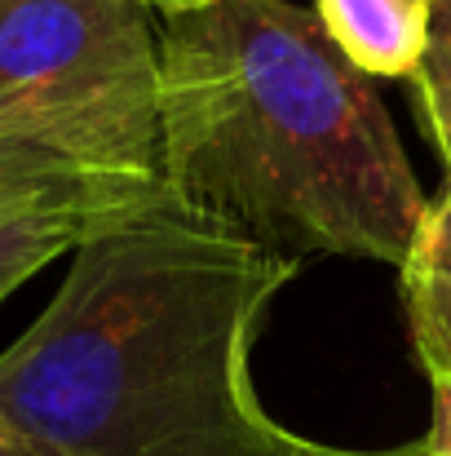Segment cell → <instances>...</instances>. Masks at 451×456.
Masks as SVG:
<instances>
[{
	"label": "cell",
	"mask_w": 451,
	"mask_h": 456,
	"mask_svg": "<svg viewBox=\"0 0 451 456\" xmlns=\"http://www.w3.org/2000/svg\"><path fill=\"white\" fill-rule=\"evenodd\" d=\"M293 275L297 257L168 191L89 222L0 354V417L58 456H270L253 341Z\"/></svg>",
	"instance_id": "1"
},
{
	"label": "cell",
	"mask_w": 451,
	"mask_h": 456,
	"mask_svg": "<svg viewBox=\"0 0 451 456\" xmlns=\"http://www.w3.org/2000/svg\"><path fill=\"white\" fill-rule=\"evenodd\" d=\"M159 182L297 262L403 266L430 208L372 76L293 0H213L164 22Z\"/></svg>",
	"instance_id": "2"
},
{
	"label": "cell",
	"mask_w": 451,
	"mask_h": 456,
	"mask_svg": "<svg viewBox=\"0 0 451 456\" xmlns=\"http://www.w3.org/2000/svg\"><path fill=\"white\" fill-rule=\"evenodd\" d=\"M159 182V40L133 0L0 4V208L85 222Z\"/></svg>",
	"instance_id": "3"
},
{
	"label": "cell",
	"mask_w": 451,
	"mask_h": 456,
	"mask_svg": "<svg viewBox=\"0 0 451 456\" xmlns=\"http://www.w3.org/2000/svg\"><path fill=\"white\" fill-rule=\"evenodd\" d=\"M314 13L363 76H416L430 45V0H314Z\"/></svg>",
	"instance_id": "4"
},
{
	"label": "cell",
	"mask_w": 451,
	"mask_h": 456,
	"mask_svg": "<svg viewBox=\"0 0 451 456\" xmlns=\"http://www.w3.org/2000/svg\"><path fill=\"white\" fill-rule=\"evenodd\" d=\"M399 271L416 359L430 377L451 372V182L425 208L416 244Z\"/></svg>",
	"instance_id": "5"
},
{
	"label": "cell",
	"mask_w": 451,
	"mask_h": 456,
	"mask_svg": "<svg viewBox=\"0 0 451 456\" xmlns=\"http://www.w3.org/2000/svg\"><path fill=\"white\" fill-rule=\"evenodd\" d=\"M85 226V217L62 208H0V302L53 257L71 253Z\"/></svg>",
	"instance_id": "6"
},
{
	"label": "cell",
	"mask_w": 451,
	"mask_h": 456,
	"mask_svg": "<svg viewBox=\"0 0 451 456\" xmlns=\"http://www.w3.org/2000/svg\"><path fill=\"white\" fill-rule=\"evenodd\" d=\"M412 94L451 177V0H430V45L412 76Z\"/></svg>",
	"instance_id": "7"
},
{
	"label": "cell",
	"mask_w": 451,
	"mask_h": 456,
	"mask_svg": "<svg viewBox=\"0 0 451 456\" xmlns=\"http://www.w3.org/2000/svg\"><path fill=\"white\" fill-rule=\"evenodd\" d=\"M270 456H425L421 444H407V448H385V452H358V448H327V444H310L293 430L275 426V439H270Z\"/></svg>",
	"instance_id": "8"
},
{
	"label": "cell",
	"mask_w": 451,
	"mask_h": 456,
	"mask_svg": "<svg viewBox=\"0 0 451 456\" xmlns=\"http://www.w3.org/2000/svg\"><path fill=\"white\" fill-rule=\"evenodd\" d=\"M434 386V421H430V435L421 439L425 456H451V372L430 377Z\"/></svg>",
	"instance_id": "9"
},
{
	"label": "cell",
	"mask_w": 451,
	"mask_h": 456,
	"mask_svg": "<svg viewBox=\"0 0 451 456\" xmlns=\"http://www.w3.org/2000/svg\"><path fill=\"white\" fill-rule=\"evenodd\" d=\"M0 456H58V452L40 448L36 439H27L18 426H9V421L0 417Z\"/></svg>",
	"instance_id": "10"
},
{
	"label": "cell",
	"mask_w": 451,
	"mask_h": 456,
	"mask_svg": "<svg viewBox=\"0 0 451 456\" xmlns=\"http://www.w3.org/2000/svg\"><path fill=\"white\" fill-rule=\"evenodd\" d=\"M133 4H155V9H164L173 18V13H195V9H204L213 0H133Z\"/></svg>",
	"instance_id": "11"
},
{
	"label": "cell",
	"mask_w": 451,
	"mask_h": 456,
	"mask_svg": "<svg viewBox=\"0 0 451 456\" xmlns=\"http://www.w3.org/2000/svg\"><path fill=\"white\" fill-rule=\"evenodd\" d=\"M0 4H4V0H0Z\"/></svg>",
	"instance_id": "12"
}]
</instances>
